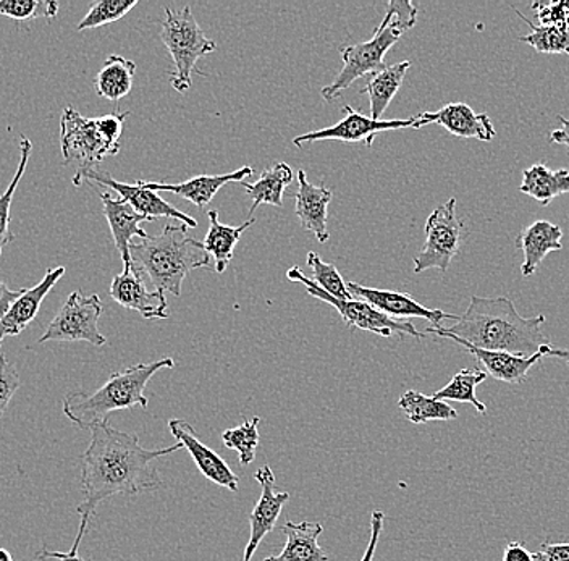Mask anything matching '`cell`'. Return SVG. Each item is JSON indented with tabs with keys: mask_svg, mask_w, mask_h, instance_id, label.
I'll return each instance as SVG.
<instances>
[{
	"mask_svg": "<svg viewBox=\"0 0 569 561\" xmlns=\"http://www.w3.org/2000/svg\"><path fill=\"white\" fill-rule=\"evenodd\" d=\"M418 21V9L409 0H391L387 3L386 19L377 27L371 39L358 44L341 48L343 60L340 73L329 87L322 88V98L327 102L336 101L356 80L372 77L386 69L387 52L400 41V38L415 27Z\"/></svg>",
	"mask_w": 569,
	"mask_h": 561,
	"instance_id": "cell-5",
	"label": "cell"
},
{
	"mask_svg": "<svg viewBox=\"0 0 569 561\" xmlns=\"http://www.w3.org/2000/svg\"><path fill=\"white\" fill-rule=\"evenodd\" d=\"M91 442L81 457L83 502L77 508L81 521L94 517L99 503L113 495H141L162 488L154 461L183 450V443L148 450L138 435L117 431L109 421L89 429Z\"/></svg>",
	"mask_w": 569,
	"mask_h": 561,
	"instance_id": "cell-1",
	"label": "cell"
},
{
	"mask_svg": "<svg viewBox=\"0 0 569 561\" xmlns=\"http://www.w3.org/2000/svg\"><path fill=\"white\" fill-rule=\"evenodd\" d=\"M383 520H386V514H383V511H373L371 518V539H369L368 549H366L361 561L373 560V555H376L377 543H379L380 534H382L383 531Z\"/></svg>",
	"mask_w": 569,
	"mask_h": 561,
	"instance_id": "cell-42",
	"label": "cell"
},
{
	"mask_svg": "<svg viewBox=\"0 0 569 561\" xmlns=\"http://www.w3.org/2000/svg\"><path fill=\"white\" fill-rule=\"evenodd\" d=\"M282 531L287 535L282 552L269 557L264 561H329V555L319 545V535L322 534V524L316 521L291 523L287 521Z\"/></svg>",
	"mask_w": 569,
	"mask_h": 561,
	"instance_id": "cell-24",
	"label": "cell"
},
{
	"mask_svg": "<svg viewBox=\"0 0 569 561\" xmlns=\"http://www.w3.org/2000/svg\"><path fill=\"white\" fill-rule=\"evenodd\" d=\"M259 422L261 418L256 417L251 421H244L238 428L227 429L222 432V442L227 449L237 450L238 460L243 467L254 461L256 450L259 445Z\"/></svg>",
	"mask_w": 569,
	"mask_h": 561,
	"instance_id": "cell-34",
	"label": "cell"
},
{
	"mask_svg": "<svg viewBox=\"0 0 569 561\" xmlns=\"http://www.w3.org/2000/svg\"><path fill=\"white\" fill-rule=\"evenodd\" d=\"M426 127L425 120L416 116L407 120H372L371 117L358 112L351 106H345L343 119L336 126L322 128V130L309 131V133L301 134L293 140L297 148H301L306 143H319V141H341V143H365L371 148L377 134L383 131L405 130V128H419Z\"/></svg>",
	"mask_w": 569,
	"mask_h": 561,
	"instance_id": "cell-11",
	"label": "cell"
},
{
	"mask_svg": "<svg viewBox=\"0 0 569 561\" xmlns=\"http://www.w3.org/2000/svg\"><path fill=\"white\" fill-rule=\"evenodd\" d=\"M102 201V211L116 241L117 250L122 256L123 268L131 266L130 247L133 238H148L146 230L141 229L142 222H149L144 216L138 214L127 201L112 198L109 193L99 194Z\"/></svg>",
	"mask_w": 569,
	"mask_h": 561,
	"instance_id": "cell-22",
	"label": "cell"
},
{
	"mask_svg": "<svg viewBox=\"0 0 569 561\" xmlns=\"http://www.w3.org/2000/svg\"><path fill=\"white\" fill-rule=\"evenodd\" d=\"M20 375L12 362L7 360L6 354H0V418L7 413L10 401L20 389Z\"/></svg>",
	"mask_w": 569,
	"mask_h": 561,
	"instance_id": "cell-38",
	"label": "cell"
},
{
	"mask_svg": "<svg viewBox=\"0 0 569 561\" xmlns=\"http://www.w3.org/2000/svg\"><path fill=\"white\" fill-rule=\"evenodd\" d=\"M291 181H293V169L284 162L273 163L272 167H269V169L261 173V177L254 183L243 181L241 187L252 198L249 214H252L261 204L282 208L284 190H287Z\"/></svg>",
	"mask_w": 569,
	"mask_h": 561,
	"instance_id": "cell-27",
	"label": "cell"
},
{
	"mask_svg": "<svg viewBox=\"0 0 569 561\" xmlns=\"http://www.w3.org/2000/svg\"><path fill=\"white\" fill-rule=\"evenodd\" d=\"M137 6L138 0H101V2L92 3L84 19L78 23L77 30H92V28L119 21Z\"/></svg>",
	"mask_w": 569,
	"mask_h": 561,
	"instance_id": "cell-36",
	"label": "cell"
},
{
	"mask_svg": "<svg viewBox=\"0 0 569 561\" xmlns=\"http://www.w3.org/2000/svg\"><path fill=\"white\" fill-rule=\"evenodd\" d=\"M465 226L457 218V200L451 198L439 206L426 222V243L415 258V272L429 269L447 272L461 247Z\"/></svg>",
	"mask_w": 569,
	"mask_h": 561,
	"instance_id": "cell-10",
	"label": "cell"
},
{
	"mask_svg": "<svg viewBox=\"0 0 569 561\" xmlns=\"http://www.w3.org/2000/svg\"><path fill=\"white\" fill-rule=\"evenodd\" d=\"M169 429L170 434L176 437L178 442L183 443L184 449L193 458L199 472L206 479H209L213 484L220 485V488L237 492L238 475L231 471L229 464L219 454L201 442L190 422L183 421V419H170Z\"/></svg>",
	"mask_w": 569,
	"mask_h": 561,
	"instance_id": "cell-17",
	"label": "cell"
},
{
	"mask_svg": "<svg viewBox=\"0 0 569 561\" xmlns=\"http://www.w3.org/2000/svg\"><path fill=\"white\" fill-rule=\"evenodd\" d=\"M333 193L329 188L316 187L308 180L305 170H298L297 208L295 214L301 220L302 229L315 233L319 243H327L330 238L327 229L329 220V204Z\"/></svg>",
	"mask_w": 569,
	"mask_h": 561,
	"instance_id": "cell-21",
	"label": "cell"
},
{
	"mask_svg": "<svg viewBox=\"0 0 569 561\" xmlns=\"http://www.w3.org/2000/svg\"><path fill=\"white\" fill-rule=\"evenodd\" d=\"M426 126L439 123L448 133L458 138H476V140L489 143L497 137L492 120L483 113H476L465 102H450L437 112L419 113Z\"/></svg>",
	"mask_w": 569,
	"mask_h": 561,
	"instance_id": "cell-18",
	"label": "cell"
},
{
	"mask_svg": "<svg viewBox=\"0 0 569 561\" xmlns=\"http://www.w3.org/2000/svg\"><path fill=\"white\" fill-rule=\"evenodd\" d=\"M137 66L122 56H109L94 80L96 92L107 101L119 102L130 94Z\"/></svg>",
	"mask_w": 569,
	"mask_h": 561,
	"instance_id": "cell-29",
	"label": "cell"
},
{
	"mask_svg": "<svg viewBox=\"0 0 569 561\" xmlns=\"http://www.w3.org/2000/svg\"><path fill=\"white\" fill-rule=\"evenodd\" d=\"M351 297L356 300L366 301L371 307L379 309L383 314L389 315L391 319H409L421 318L432 324V327H442L443 321H455L460 319V315L447 314L440 309H429L422 307L421 303L415 300L411 294L400 293V291L369 289V287L359 285V283H348Z\"/></svg>",
	"mask_w": 569,
	"mask_h": 561,
	"instance_id": "cell-14",
	"label": "cell"
},
{
	"mask_svg": "<svg viewBox=\"0 0 569 561\" xmlns=\"http://www.w3.org/2000/svg\"><path fill=\"white\" fill-rule=\"evenodd\" d=\"M409 67H411V62L405 60V62L386 67V69L369 77L368 83H366L361 92L369 96L372 120H377V122L382 120L383 113L389 109L397 92L400 91Z\"/></svg>",
	"mask_w": 569,
	"mask_h": 561,
	"instance_id": "cell-28",
	"label": "cell"
},
{
	"mask_svg": "<svg viewBox=\"0 0 569 561\" xmlns=\"http://www.w3.org/2000/svg\"><path fill=\"white\" fill-rule=\"evenodd\" d=\"M561 238L563 232L560 227L549 220H536L531 226L526 227L516 238V248L525 253V262L521 266L522 276H532L551 251L563 250Z\"/></svg>",
	"mask_w": 569,
	"mask_h": 561,
	"instance_id": "cell-23",
	"label": "cell"
},
{
	"mask_svg": "<svg viewBox=\"0 0 569 561\" xmlns=\"http://www.w3.org/2000/svg\"><path fill=\"white\" fill-rule=\"evenodd\" d=\"M102 312L104 304L98 294L84 297L81 291H73L42 333L39 343L88 342L94 347H104L107 339L99 332Z\"/></svg>",
	"mask_w": 569,
	"mask_h": 561,
	"instance_id": "cell-9",
	"label": "cell"
},
{
	"mask_svg": "<svg viewBox=\"0 0 569 561\" xmlns=\"http://www.w3.org/2000/svg\"><path fill=\"white\" fill-rule=\"evenodd\" d=\"M501 561H536L533 553L529 552L522 543L510 542L503 550V560Z\"/></svg>",
	"mask_w": 569,
	"mask_h": 561,
	"instance_id": "cell-43",
	"label": "cell"
},
{
	"mask_svg": "<svg viewBox=\"0 0 569 561\" xmlns=\"http://www.w3.org/2000/svg\"><path fill=\"white\" fill-rule=\"evenodd\" d=\"M21 293H23V290L9 289V285L0 280V318L9 311Z\"/></svg>",
	"mask_w": 569,
	"mask_h": 561,
	"instance_id": "cell-44",
	"label": "cell"
},
{
	"mask_svg": "<svg viewBox=\"0 0 569 561\" xmlns=\"http://www.w3.org/2000/svg\"><path fill=\"white\" fill-rule=\"evenodd\" d=\"M59 12V3L51 0H0V16L23 23L38 19H53Z\"/></svg>",
	"mask_w": 569,
	"mask_h": 561,
	"instance_id": "cell-35",
	"label": "cell"
},
{
	"mask_svg": "<svg viewBox=\"0 0 569 561\" xmlns=\"http://www.w3.org/2000/svg\"><path fill=\"white\" fill-rule=\"evenodd\" d=\"M109 291L120 307L138 311L144 319L169 318L166 293L146 289L144 277L133 266H127L122 273L113 277Z\"/></svg>",
	"mask_w": 569,
	"mask_h": 561,
	"instance_id": "cell-16",
	"label": "cell"
},
{
	"mask_svg": "<svg viewBox=\"0 0 569 561\" xmlns=\"http://www.w3.org/2000/svg\"><path fill=\"white\" fill-rule=\"evenodd\" d=\"M519 191L549 206L555 198L569 193V170H551L546 163H533L522 172Z\"/></svg>",
	"mask_w": 569,
	"mask_h": 561,
	"instance_id": "cell-26",
	"label": "cell"
},
{
	"mask_svg": "<svg viewBox=\"0 0 569 561\" xmlns=\"http://www.w3.org/2000/svg\"><path fill=\"white\" fill-rule=\"evenodd\" d=\"M176 368L172 358L130 365L124 371L113 372L101 389L94 393L71 392L63 400V414L81 429L109 421L116 411L134 407L148 408L144 390L160 369Z\"/></svg>",
	"mask_w": 569,
	"mask_h": 561,
	"instance_id": "cell-4",
	"label": "cell"
},
{
	"mask_svg": "<svg viewBox=\"0 0 569 561\" xmlns=\"http://www.w3.org/2000/svg\"><path fill=\"white\" fill-rule=\"evenodd\" d=\"M398 407L403 410L412 424H426L430 421H453L458 418L457 410L447 401L427 397L418 390H408L398 400Z\"/></svg>",
	"mask_w": 569,
	"mask_h": 561,
	"instance_id": "cell-30",
	"label": "cell"
},
{
	"mask_svg": "<svg viewBox=\"0 0 569 561\" xmlns=\"http://www.w3.org/2000/svg\"><path fill=\"white\" fill-rule=\"evenodd\" d=\"M252 173H254V169L244 166L234 170V172L223 173V176H199L177 184L148 180H141V183L146 190L156 191V193L167 191V193L178 194L183 200L190 201L196 208H204L227 183H233V181L234 183H243Z\"/></svg>",
	"mask_w": 569,
	"mask_h": 561,
	"instance_id": "cell-20",
	"label": "cell"
},
{
	"mask_svg": "<svg viewBox=\"0 0 569 561\" xmlns=\"http://www.w3.org/2000/svg\"><path fill=\"white\" fill-rule=\"evenodd\" d=\"M308 264L311 271L315 272V282L318 283L319 289L326 293L332 294L338 300H353L348 283H345L343 277L340 276L338 269L333 264H327L322 258L315 251L308 253Z\"/></svg>",
	"mask_w": 569,
	"mask_h": 561,
	"instance_id": "cell-37",
	"label": "cell"
},
{
	"mask_svg": "<svg viewBox=\"0 0 569 561\" xmlns=\"http://www.w3.org/2000/svg\"><path fill=\"white\" fill-rule=\"evenodd\" d=\"M88 524V521H81L80 529H78L77 539H74L73 545H71L69 552H52V550L42 547L41 552H38V555L36 557H38L39 561H46L49 559L59 561H87L78 555V549H80V543L83 541L84 534H87Z\"/></svg>",
	"mask_w": 569,
	"mask_h": 561,
	"instance_id": "cell-40",
	"label": "cell"
},
{
	"mask_svg": "<svg viewBox=\"0 0 569 561\" xmlns=\"http://www.w3.org/2000/svg\"><path fill=\"white\" fill-rule=\"evenodd\" d=\"M160 38L176 63V72L170 73V84L173 90L184 94L193 87V73L202 74L201 70L196 69V63L202 57L212 54L217 42L206 37L190 6L181 10L166 7Z\"/></svg>",
	"mask_w": 569,
	"mask_h": 561,
	"instance_id": "cell-6",
	"label": "cell"
},
{
	"mask_svg": "<svg viewBox=\"0 0 569 561\" xmlns=\"http://www.w3.org/2000/svg\"><path fill=\"white\" fill-rule=\"evenodd\" d=\"M287 277L291 282L302 283L311 297L318 298L319 301L336 308L338 314L343 319L345 325L351 327V329L368 330V332L386 337V339H389L391 333L415 337L418 340L425 339V333L419 332L411 322L391 319L389 315L380 312L379 309L366 303V301L356 300V298L353 300H338L332 294L326 293V291L319 289L315 280L308 279L298 266L288 269Z\"/></svg>",
	"mask_w": 569,
	"mask_h": 561,
	"instance_id": "cell-8",
	"label": "cell"
},
{
	"mask_svg": "<svg viewBox=\"0 0 569 561\" xmlns=\"http://www.w3.org/2000/svg\"><path fill=\"white\" fill-rule=\"evenodd\" d=\"M519 19L531 27V33L519 41L532 46L540 54H568L569 56V23L549 24V27H536L531 20L518 12Z\"/></svg>",
	"mask_w": 569,
	"mask_h": 561,
	"instance_id": "cell-32",
	"label": "cell"
},
{
	"mask_svg": "<svg viewBox=\"0 0 569 561\" xmlns=\"http://www.w3.org/2000/svg\"><path fill=\"white\" fill-rule=\"evenodd\" d=\"M208 218L209 230L206 233L204 241H202V247L211 256L212 261L216 262V272L223 273L229 268L231 259H233L238 241L249 227L254 226L256 219H248L240 227L223 226L216 209L208 212Z\"/></svg>",
	"mask_w": 569,
	"mask_h": 561,
	"instance_id": "cell-25",
	"label": "cell"
},
{
	"mask_svg": "<svg viewBox=\"0 0 569 561\" xmlns=\"http://www.w3.org/2000/svg\"><path fill=\"white\" fill-rule=\"evenodd\" d=\"M63 276H66V268L49 269L38 285L23 290L16 303L0 318V347L3 339L20 335L34 321L42 301Z\"/></svg>",
	"mask_w": 569,
	"mask_h": 561,
	"instance_id": "cell-19",
	"label": "cell"
},
{
	"mask_svg": "<svg viewBox=\"0 0 569 561\" xmlns=\"http://www.w3.org/2000/svg\"><path fill=\"white\" fill-rule=\"evenodd\" d=\"M489 378L486 371L479 369H461L453 375L450 382L443 389L433 393V399L440 401H458V403H469L478 410L479 414L487 413V407L476 397L478 385Z\"/></svg>",
	"mask_w": 569,
	"mask_h": 561,
	"instance_id": "cell-31",
	"label": "cell"
},
{
	"mask_svg": "<svg viewBox=\"0 0 569 561\" xmlns=\"http://www.w3.org/2000/svg\"><path fill=\"white\" fill-rule=\"evenodd\" d=\"M60 146L63 162L77 163V172L94 169L109 156L120 152V143H113L102 131L99 119H88L73 108H66L60 119Z\"/></svg>",
	"mask_w": 569,
	"mask_h": 561,
	"instance_id": "cell-7",
	"label": "cell"
},
{
	"mask_svg": "<svg viewBox=\"0 0 569 561\" xmlns=\"http://www.w3.org/2000/svg\"><path fill=\"white\" fill-rule=\"evenodd\" d=\"M254 479L261 484V497L249 517L251 535H249L248 545L244 549L243 561H252V557L258 552L259 543L273 531L284 503L290 500V493L277 492L276 475L269 464L259 468L254 472Z\"/></svg>",
	"mask_w": 569,
	"mask_h": 561,
	"instance_id": "cell-15",
	"label": "cell"
},
{
	"mask_svg": "<svg viewBox=\"0 0 569 561\" xmlns=\"http://www.w3.org/2000/svg\"><path fill=\"white\" fill-rule=\"evenodd\" d=\"M532 9L537 12L540 27L569 23V2H551L549 6L536 2L532 3Z\"/></svg>",
	"mask_w": 569,
	"mask_h": 561,
	"instance_id": "cell-39",
	"label": "cell"
},
{
	"mask_svg": "<svg viewBox=\"0 0 569 561\" xmlns=\"http://www.w3.org/2000/svg\"><path fill=\"white\" fill-rule=\"evenodd\" d=\"M91 181V183L101 184V187L110 188L119 194L120 200L127 201L138 214L144 216L149 222H154L156 219H173L180 220L184 226L190 229L198 227V220L191 218V216L184 214L183 211L177 209L176 206L170 204L159 197L156 191L146 190L142 187L141 180L134 184H127L123 181H119L110 177L109 173L102 172L99 169L83 170V172H77L73 177L74 187H80L83 181Z\"/></svg>",
	"mask_w": 569,
	"mask_h": 561,
	"instance_id": "cell-12",
	"label": "cell"
},
{
	"mask_svg": "<svg viewBox=\"0 0 569 561\" xmlns=\"http://www.w3.org/2000/svg\"><path fill=\"white\" fill-rule=\"evenodd\" d=\"M536 561H569V543L543 542L533 553Z\"/></svg>",
	"mask_w": 569,
	"mask_h": 561,
	"instance_id": "cell-41",
	"label": "cell"
},
{
	"mask_svg": "<svg viewBox=\"0 0 569 561\" xmlns=\"http://www.w3.org/2000/svg\"><path fill=\"white\" fill-rule=\"evenodd\" d=\"M190 227L167 226L158 237L133 241L130 247L131 266L151 280L156 290L170 291L180 297L188 273L208 268L211 256L201 241L188 236Z\"/></svg>",
	"mask_w": 569,
	"mask_h": 561,
	"instance_id": "cell-3",
	"label": "cell"
},
{
	"mask_svg": "<svg viewBox=\"0 0 569 561\" xmlns=\"http://www.w3.org/2000/svg\"><path fill=\"white\" fill-rule=\"evenodd\" d=\"M558 122H560V128L551 131L550 141L555 144H563L567 146L569 151V120L565 119L563 116H557Z\"/></svg>",
	"mask_w": 569,
	"mask_h": 561,
	"instance_id": "cell-45",
	"label": "cell"
},
{
	"mask_svg": "<svg viewBox=\"0 0 569 561\" xmlns=\"http://www.w3.org/2000/svg\"><path fill=\"white\" fill-rule=\"evenodd\" d=\"M546 315L522 318L510 298L471 297L465 314L457 324L429 327L426 333L458 339L489 351H507L519 357H532L549 344L542 333Z\"/></svg>",
	"mask_w": 569,
	"mask_h": 561,
	"instance_id": "cell-2",
	"label": "cell"
},
{
	"mask_svg": "<svg viewBox=\"0 0 569 561\" xmlns=\"http://www.w3.org/2000/svg\"><path fill=\"white\" fill-rule=\"evenodd\" d=\"M461 347H465L486 369L487 375H492L496 381L507 383H522L528 381L529 371L533 365L539 364L542 358H560L569 364V348H553L550 344L540 348L532 357H519V354L507 353V351H489L462 340L450 339Z\"/></svg>",
	"mask_w": 569,
	"mask_h": 561,
	"instance_id": "cell-13",
	"label": "cell"
},
{
	"mask_svg": "<svg viewBox=\"0 0 569 561\" xmlns=\"http://www.w3.org/2000/svg\"><path fill=\"white\" fill-rule=\"evenodd\" d=\"M0 561H13L12 553L9 550L0 549Z\"/></svg>",
	"mask_w": 569,
	"mask_h": 561,
	"instance_id": "cell-46",
	"label": "cell"
},
{
	"mask_svg": "<svg viewBox=\"0 0 569 561\" xmlns=\"http://www.w3.org/2000/svg\"><path fill=\"white\" fill-rule=\"evenodd\" d=\"M20 151V163H18L16 177L10 181L7 190L0 194V256H2L3 248L16 240V236H13L12 230H10V222H12V202L21 177L24 176V170H27L28 161H30L33 143H31L28 138L21 137Z\"/></svg>",
	"mask_w": 569,
	"mask_h": 561,
	"instance_id": "cell-33",
	"label": "cell"
}]
</instances>
